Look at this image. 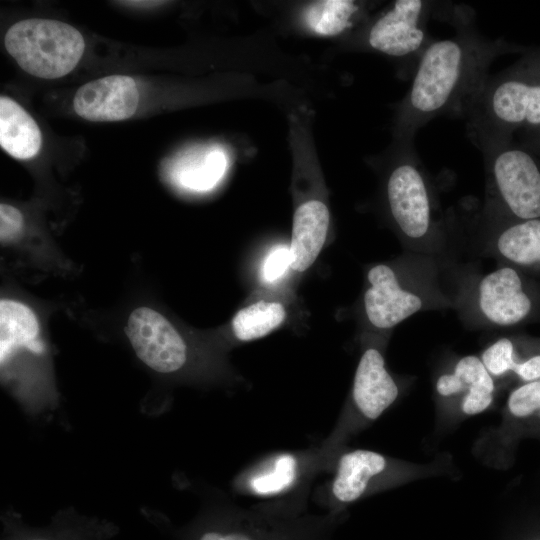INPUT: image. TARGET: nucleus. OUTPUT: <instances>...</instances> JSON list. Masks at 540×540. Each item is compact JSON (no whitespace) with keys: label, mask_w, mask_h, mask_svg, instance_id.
<instances>
[{"label":"nucleus","mask_w":540,"mask_h":540,"mask_svg":"<svg viewBox=\"0 0 540 540\" xmlns=\"http://www.w3.org/2000/svg\"><path fill=\"white\" fill-rule=\"evenodd\" d=\"M520 48L481 36L469 25H459L451 37L431 41L422 52L399 116L403 142H412L419 128L432 119L464 117L501 54Z\"/></svg>","instance_id":"1"},{"label":"nucleus","mask_w":540,"mask_h":540,"mask_svg":"<svg viewBox=\"0 0 540 540\" xmlns=\"http://www.w3.org/2000/svg\"><path fill=\"white\" fill-rule=\"evenodd\" d=\"M464 118L468 134L481 148L511 141L522 129H540V49L526 52L510 67L488 75Z\"/></svg>","instance_id":"2"},{"label":"nucleus","mask_w":540,"mask_h":540,"mask_svg":"<svg viewBox=\"0 0 540 540\" xmlns=\"http://www.w3.org/2000/svg\"><path fill=\"white\" fill-rule=\"evenodd\" d=\"M7 52L27 73L55 79L71 72L81 59L85 42L73 26L52 19H25L6 32Z\"/></svg>","instance_id":"3"},{"label":"nucleus","mask_w":540,"mask_h":540,"mask_svg":"<svg viewBox=\"0 0 540 540\" xmlns=\"http://www.w3.org/2000/svg\"><path fill=\"white\" fill-rule=\"evenodd\" d=\"M497 194L517 220L540 219V164L527 148L511 141L480 148Z\"/></svg>","instance_id":"4"},{"label":"nucleus","mask_w":540,"mask_h":540,"mask_svg":"<svg viewBox=\"0 0 540 540\" xmlns=\"http://www.w3.org/2000/svg\"><path fill=\"white\" fill-rule=\"evenodd\" d=\"M437 471L438 468L433 464L400 463L375 451L355 449L339 458L331 491L338 503L349 504L360 499L381 482L407 481Z\"/></svg>","instance_id":"5"},{"label":"nucleus","mask_w":540,"mask_h":540,"mask_svg":"<svg viewBox=\"0 0 540 540\" xmlns=\"http://www.w3.org/2000/svg\"><path fill=\"white\" fill-rule=\"evenodd\" d=\"M402 156L388 177L387 200L400 230L417 239L425 236L431 226L430 193L412 142H405Z\"/></svg>","instance_id":"6"},{"label":"nucleus","mask_w":540,"mask_h":540,"mask_svg":"<svg viewBox=\"0 0 540 540\" xmlns=\"http://www.w3.org/2000/svg\"><path fill=\"white\" fill-rule=\"evenodd\" d=\"M137 357L159 373H172L187 360V345L173 324L149 307L134 309L125 326Z\"/></svg>","instance_id":"7"},{"label":"nucleus","mask_w":540,"mask_h":540,"mask_svg":"<svg viewBox=\"0 0 540 540\" xmlns=\"http://www.w3.org/2000/svg\"><path fill=\"white\" fill-rule=\"evenodd\" d=\"M431 4L422 0L395 1L371 26L368 44L392 57H412L417 64L422 52L431 42L426 30Z\"/></svg>","instance_id":"8"},{"label":"nucleus","mask_w":540,"mask_h":540,"mask_svg":"<svg viewBox=\"0 0 540 540\" xmlns=\"http://www.w3.org/2000/svg\"><path fill=\"white\" fill-rule=\"evenodd\" d=\"M442 401L443 415L452 421L481 414L495 399V380L481 358L468 355L460 358L452 372L440 375L435 384Z\"/></svg>","instance_id":"9"},{"label":"nucleus","mask_w":540,"mask_h":540,"mask_svg":"<svg viewBox=\"0 0 540 540\" xmlns=\"http://www.w3.org/2000/svg\"><path fill=\"white\" fill-rule=\"evenodd\" d=\"M139 92L133 78L110 75L81 86L74 97L75 112L94 122L120 121L137 110Z\"/></svg>","instance_id":"10"},{"label":"nucleus","mask_w":540,"mask_h":540,"mask_svg":"<svg viewBox=\"0 0 540 540\" xmlns=\"http://www.w3.org/2000/svg\"><path fill=\"white\" fill-rule=\"evenodd\" d=\"M367 278L370 287L364 294V306L374 327L392 328L421 309V298L403 289L389 266L378 264L372 267Z\"/></svg>","instance_id":"11"},{"label":"nucleus","mask_w":540,"mask_h":540,"mask_svg":"<svg viewBox=\"0 0 540 540\" xmlns=\"http://www.w3.org/2000/svg\"><path fill=\"white\" fill-rule=\"evenodd\" d=\"M479 307L491 323L512 326L528 317L532 301L523 288L519 273L510 267H503L481 280Z\"/></svg>","instance_id":"12"},{"label":"nucleus","mask_w":540,"mask_h":540,"mask_svg":"<svg viewBox=\"0 0 540 540\" xmlns=\"http://www.w3.org/2000/svg\"><path fill=\"white\" fill-rule=\"evenodd\" d=\"M398 395V385L387 371L382 354L375 348L365 350L357 365L352 388L356 414L365 421H374Z\"/></svg>","instance_id":"13"},{"label":"nucleus","mask_w":540,"mask_h":540,"mask_svg":"<svg viewBox=\"0 0 540 540\" xmlns=\"http://www.w3.org/2000/svg\"><path fill=\"white\" fill-rule=\"evenodd\" d=\"M228 160L219 146L209 145L187 150L168 166V177L176 187L192 191L211 190L222 179Z\"/></svg>","instance_id":"14"},{"label":"nucleus","mask_w":540,"mask_h":540,"mask_svg":"<svg viewBox=\"0 0 540 540\" xmlns=\"http://www.w3.org/2000/svg\"><path fill=\"white\" fill-rule=\"evenodd\" d=\"M329 221V210L322 201L309 200L298 206L289 245L291 269L304 272L315 262L325 243Z\"/></svg>","instance_id":"15"},{"label":"nucleus","mask_w":540,"mask_h":540,"mask_svg":"<svg viewBox=\"0 0 540 540\" xmlns=\"http://www.w3.org/2000/svg\"><path fill=\"white\" fill-rule=\"evenodd\" d=\"M540 426V379L523 383L508 396L499 427L488 432L480 446L489 457L515 430Z\"/></svg>","instance_id":"16"},{"label":"nucleus","mask_w":540,"mask_h":540,"mask_svg":"<svg viewBox=\"0 0 540 540\" xmlns=\"http://www.w3.org/2000/svg\"><path fill=\"white\" fill-rule=\"evenodd\" d=\"M40 327L33 310L11 299L0 301V362L3 366L19 349L42 352Z\"/></svg>","instance_id":"17"},{"label":"nucleus","mask_w":540,"mask_h":540,"mask_svg":"<svg viewBox=\"0 0 540 540\" xmlns=\"http://www.w3.org/2000/svg\"><path fill=\"white\" fill-rule=\"evenodd\" d=\"M0 145L10 156L21 160L36 156L42 145L37 123L7 96L0 97Z\"/></svg>","instance_id":"18"},{"label":"nucleus","mask_w":540,"mask_h":540,"mask_svg":"<svg viewBox=\"0 0 540 540\" xmlns=\"http://www.w3.org/2000/svg\"><path fill=\"white\" fill-rule=\"evenodd\" d=\"M481 360L494 380L509 375H515L523 383L540 379V353L524 358L508 338H501L488 346Z\"/></svg>","instance_id":"19"},{"label":"nucleus","mask_w":540,"mask_h":540,"mask_svg":"<svg viewBox=\"0 0 540 540\" xmlns=\"http://www.w3.org/2000/svg\"><path fill=\"white\" fill-rule=\"evenodd\" d=\"M497 248L514 264L540 265V219L518 220L506 227L498 236Z\"/></svg>","instance_id":"20"},{"label":"nucleus","mask_w":540,"mask_h":540,"mask_svg":"<svg viewBox=\"0 0 540 540\" xmlns=\"http://www.w3.org/2000/svg\"><path fill=\"white\" fill-rule=\"evenodd\" d=\"M286 319V310L279 302L258 301L240 309L232 319V331L240 341L266 336Z\"/></svg>","instance_id":"21"},{"label":"nucleus","mask_w":540,"mask_h":540,"mask_svg":"<svg viewBox=\"0 0 540 540\" xmlns=\"http://www.w3.org/2000/svg\"><path fill=\"white\" fill-rule=\"evenodd\" d=\"M358 5L349 0H323L311 3L304 18L311 30L323 36H335L351 26Z\"/></svg>","instance_id":"22"},{"label":"nucleus","mask_w":540,"mask_h":540,"mask_svg":"<svg viewBox=\"0 0 540 540\" xmlns=\"http://www.w3.org/2000/svg\"><path fill=\"white\" fill-rule=\"evenodd\" d=\"M291 269L289 246H274L266 255L261 266V277L266 283H275Z\"/></svg>","instance_id":"23"},{"label":"nucleus","mask_w":540,"mask_h":540,"mask_svg":"<svg viewBox=\"0 0 540 540\" xmlns=\"http://www.w3.org/2000/svg\"><path fill=\"white\" fill-rule=\"evenodd\" d=\"M23 228L21 212L6 203L0 205V239L2 243H8L16 239Z\"/></svg>","instance_id":"24"},{"label":"nucleus","mask_w":540,"mask_h":540,"mask_svg":"<svg viewBox=\"0 0 540 540\" xmlns=\"http://www.w3.org/2000/svg\"><path fill=\"white\" fill-rule=\"evenodd\" d=\"M198 540H263L253 532L231 530L227 532L208 531L202 534Z\"/></svg>","instance_id":"25"},{"label":"nucleus","mask_w":540,"mask_h":540,"mask_svg":"<svg viewBox=\"0 0 540 540\" xmlns=\"http://www.w3.org/2000/svg\"><path fill=\"white\" fill-rule=\"evenodd\" d=\"M524 143L529 150L540 155V129L530 132H524Z\"/></svg>","instance_id":"26"},{"label":"nucleus","mask_w":540,"mask_h":540,"mask_svg":"<svg viewBox=\"0 0 540 540\" xmlns=\"http://www.w3.org/2000/svg\"><path fill=\"white\" fill-rule=\"evenodd\" d=\"M125 4H131V5H138V6H150V5H157L162 2L158 1H125L123 2Z\"/></svg>","instance_id":"27"}]
</instances>
